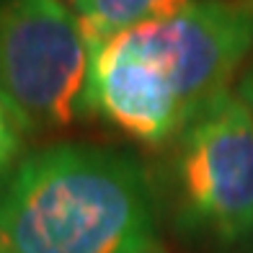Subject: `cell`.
Instances as JSON below:
<instances>
[{"mask_svg": "<svg viewBox=\"0 0 253 253\" xmlns=\"http://www.w3.org/2000/svg\"><path fill=\"white\" fill-rule=\"evenodd\" d=\"M168 186L186 233L220 246L253 235V117L238 93L217 98L173 140Z\"/></svg>", "mask_w": 253, "mask_h": 253, "instance_id": "obj_4", "label": "cell"}, {"mask_svg": "<svg viewBox=\"0 0 253 253\" xmlns=\"http://www.w3.org/2000/svg\"><path fill=\"white\" fill-rule=\"evenodd\" d=\"M26 147V134L13 119V114L5 109V103L0 101V173L16 166Z\"/></svg>", "mask_w": 253, "mask_h": 253, "instance_id": "obj_6", "label": "cell"}, {"mask_svg": "<svg viewBox=\"0 0 253 253\" xmlns=\"http://www.w3.org/2000/svg\"><path fill=\"white\" fill-rule=\"evenodd\" d=\"M251 3H253V0H251Z\"/></svg>", "mask_w": 253, "mask_h": 253, "instance_id": "obj_8", "label": "cell"}, {"mask_svg": "<svg viewBox=\"0 0 253 253\" xmlns=\"http://www.w3.org/2000/svg\"><path fill=\"white\" fill-rule=\"evenodd\" d=\"M78 16L88 44L117 37L150 21L181 13L194 0H65Z\"/></svg>", "mask_w": 253, "mask_h": 253, "instance_id": "obj_5", "label": "cell"}, {"mask_svg": "<svg viewBox=\"0 0 253 253\" xmlns=\"http://www.w3.org/2000/svg\"><path fill=\"white\" fill-rule=\"evenodd\" d=\"M90 47L65 0H0V101L26 137L85 117Z\"/></svg>", "mask_w": 253, "mask_h": 253, "instance_id": "obj_3", "label": "cell"}, {"mask_svg": "<svg viewBox=\"0 0 253 253\" xmlns=\"http://www.w3.org/2000/svg\"><path fill=\"white\" fill-rule=\"evenodd\" d=\"M238 98L246 103V109L251 111V117H253V62L246 67L243 73H240V80H238Z\"/></svg>", "mask_w": 253, "mask_h": 253, "instance_id": "obj_7", "label": "cell"}, {"mask_svg": "<svg viewBox=\"0 0 253 253\" xmlns=\"http://www.w3.org/2000/svg\"><path fill=\"white\" fill-rule=\"evenodd\" d=\"M83 111L134 142H173L199 114L230 93L253 52L251 0H194L176 16L88 44Z\"/></svg>", "mask_w": 253, "mask_h": 253, "instance_id": "obj_1", "label": "cell"}, {"mask_svg": "<svg viewBox=\"0 0 253 253\" xmlns=\"http://www.w3.org/2000/svg\"><path fill=\"white\" fill-rule=\"evenodd\" d=\"M0 253H163L142 166L60 142L0 173Z\"/></svg>", "mask_w": 253, "mask_h": 253, "instance_id": "obj_2", "label": "cell"}]
</instances>
